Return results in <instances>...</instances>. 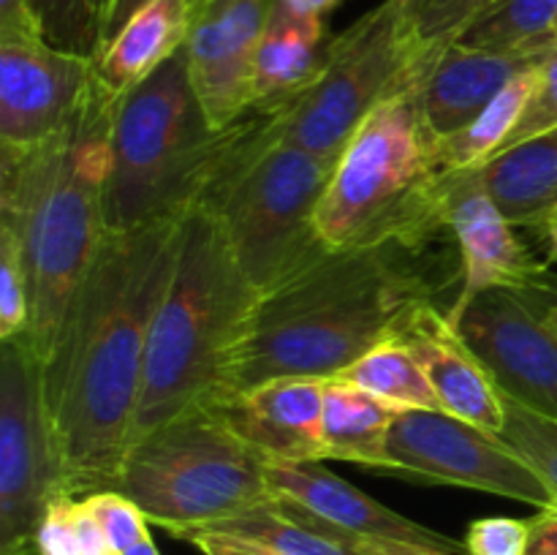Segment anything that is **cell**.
<instances>
[{"instance_id":"cell-1","label":"cell","mask_w":557,"mask_h":555,"mask_svg":"<svg viewBox=\"0 0 557 555\" xmlns=\"http://www.w3.org/2000/svg\"><path fill=\"white\" fill-rule=\"evenodd\" d=\"M183 218L107 232L41 362L44 406L74 498L117 482Z\"/></svg>"},{"instance_id":"cell-2","label":"cell","mask_w":557,"mask_h":555,"mask_svg":"<svg viewBox=\"0 0 557 555\" xmlns=\"http://www.w3.org/2000/svg\"><path fill=\"white\" fill-rule=\"evenodd\" d=\"M406 245L324 248L256 294L226 365L223 390L286 375L335 379L375 346L406 337L433 303Z\"/></svg>"},{"instance_id":"cell-3","label":"cell","mask_w":557,"mask_h":555,"mask_svg":"<svg viewBox=\"0 0 557 555\" xmlns=\"http://www.w3.org/2000/svg\"><path fill=\"white\" fill-rule=\"evenodd\" d=\"M123 98L92 79L63 131L25 150L0 147V226L14 232L30 283L25 337L44 357L107 237L112 128Z\"/></svg>"},{"instance_id":"cell-4","label":"cell","mask_w":557,"mask_h":555,"mask_svg":"<svg viewBox=\"0 0 557 555\" xmlns=\"http://www.w3.org/2000/svg\"><path fill=\"white\" fill-rule=\"evenodd\" d=\"M256 294L215 218L199 207L185 212L172 283L147 337L131 441L223 390Z\"/></svg>"},{"instance_id":"cell-5","label":"cell","mask_w":557,"mask_h":555,"mask_svg":"<svg viewBox=\"0 0 557 555\" xmlns=\"http://www.w3.org/2000/svg\"><path fill=\"white\" fill-rule=\"evenodd\" d=\"M424 79L375 107L337 156L315 207L326 248H419L446 232L444 172L422 112Z\"/></svg>"},{"instance_id":"cell-6","label":"cell","mask_w":557,"mask_h":555,"mask_svg":"<svg viewBox=\"0 0 557 555\" xmlns=\"http://www.w3.org/2000/svg\"><path fill=\"white\" fill-rule=\"evenodd\" d=\"M275 112L250 107L239 118L232 147L196 201L223 229L256 292L326 248L315 232V207L337 163L277 139Z\"/></svg>"},{"instance_id":"cell-7","label":"cell","mask_w":557,"mask_h":555,"mask_svg":"<svg viewBox=\"0 0 557 555\" xmlns=\"http://www.w3.org/2000/svg\"><path fill=\"white\" fill-rule=\"evenodd\" d=\"M239 120L215 131L205 118L188 74L185 47L123 96L112 128L107 177V232H131L194 210Z\"/></svg>"},{"instance_id":"cell-8","label":"cell","mask_w":557,"mask_h":555,"mask_svg":"<svg viewBox=\"0 0 557 555\" xmlns=\"http://www.w3.org/2000/svg\"><path fill=\"white\" fill-rule=\"evenodd\" d=\"M114 490L169 533L228 520L275 498L264 457L207 403L128 444Z\"/></svg>"},{"instance_id":"cell-9","label":"cell","mask_w":557,"mask_h":555,"mask_svg":"<svg viewBox=\"0 0 557 555\" xmlns=\"http://www.w3.org/2000/svg\"><path fill=\"white\" fill-rule=\"evenodd\" d=\"M444 47L422 36L411 0H384L326 44L319 76L277 107L275 136L337 161L362 120L424 79Z\"/></svg>"},{"instance_id":"cell-10","label":"cell","mask_w":557,"mask_h":555,"mask_svg":"<svg viewBox=\"0 0 557 555\" xmlns=\"http://www.w3.org/2000/svg\"><path fill=\"white\" fill-rule=\"evenodd\" d=\"M63 495L71 490L44 406L41 357L25 335L0 341V555H36L38 522Z\"/></svg>"},{"instance_id":"cell-11","label":"cell","mask_w":557,"mask_h":555,"mask_svg":"<svg viewBox=\"0 0 557 555\" xmlns=\"http://www.w3.org/2000/svg\"><path fill=\"white\" fill-rule=\"evenodd\" d=\"M389 473L419 482L457 484L536 509L555 506L553 495L525 460L495 433L446 411L408 408L397 414L389 435Z\"/></svg>"},{"instance_id":"cell-12","label":"cell","mask_w":557,"mask_h":555,"mask_svg":"<svg viewBox=\"0 0 557 555\" xmlns=\"http://www.w3.org/2000/svg\"><path fill=\"white\" fill-rule=\"evenodd\" d=\"M446 316L498 392L557 417V337L531 292L490 288Z\"/></svg>"},{"instance_id":"cell-13","label":"cell","mask_w":557,"mask_h":555,"mask_svg":"<svg viewBox=\"0 0 557 555\" xmlns=\"http://www.w3.org/2000/svg\"><path fill=\"white\" fill-rule=\"evenodd\" d=\"M272 0H194L185 38L188 74L215 131L253 107V58Z\"/></svg>"},{"instance_id":"cell-14","label":"cell","mask_w":557,"mask_h":555,"mask_svg":"<svg viewBox=\"0 0 557 555\" xmlns=\"http://www.w3.org/2000/svg\"><path fill=\"white\" fill-rule=\"evenodd\" d=\"M96 79V60L47 41H0V147H36L65 128Z\"/></svg>"},{"instance_id":"cell-15","label":"cell","mask_w":557,"mask_h":555,"mask_svg":"<svg viewBox=\"0 0 557 555\" xmlns=\"http://www.w3.org/2000/svg\"><path fill=\"white\" fill-rule=\"evenodd\" d=\"M444 226L462 256V286L449 313L490 288L533 292L547 286L544 264L517 237L515 223L498 210L476 169L444 174Z\"/></svg>"},{"instance_id":"cell-16","label":"cell","mask_w":557,"mask_h":555,"mask_svg":"<svg viewBox=\"0 0 557 555\" xmlns=\"http://www.w3.org/2000/svg\"><path fill=\"white\" fill-rule=\"evenodd\" d=\"M326 379L286 375L205 400L264 460H324L321 417Z\"/></svg>"},{"instance_id":"cell-17","label":"cell","mask_w":557,"mask_h":555,"mask_svg":"<svg viewBox=\"0 0 557 555\" xmlns=\"http://www.w3.org/2000/svg\"><path fill=\"white\" fill-rule=\"evenodd\" d=\"M264 473L272 493L305 506L332 526L346 528L357 536L411 544V547L422 550H444V553H468L466 542H457L446 533L397 515L389 506L370 498L351 482L332 473L321 460H264Z\"/></svg>"},{"instance_id":"cell-18","label":"cell","mask_w":557,"mask_h":555,"mask_svg":"<svg viewBox=\"0 0 557 555\" xmlns=\"http://www.w3.org/2000/svg\"><path fill=\"white\" fill-rule=\"evenodd\" d=\"M549 49L498 52L460 41L446 44L422 85V112L430 134L444 139L466 128L517 74L542 63Z\"/></svg>"},{"instance_id":"cell-19","label":"cell","mask_w":557,"mask_h":555,"mask_svg":"<svg viewBox=\"0 0 557 555\" xmlns=\"http://www.w3.org/2000/svg\"><path fill=\"white\" fill-rule=\"evenodd\" d=\"M403 341L422 359L441 411L466 419L487 433H500L504 403L498 386L476 354L466 346L449 316L441 313L435 303L424 305Z\"/></svg>"},{"instance_id":"cell-20","label":"cell","mask_w":557,"mask_h":555,"mask_svg":"<svg viewBox=\"0 0 557 555\" xmlns=\"http://www.w3.org/2000/svg\"><path fill=\"white\" fill-rule=\"evenodd\" d=\"M201 531L226 533L283 555H389L400 547H411V544L357 536L281 495L243 515L205 526Z\"/></svg>"},{"instance_id":"cell-21","label":"cell","mask_w":557,"mask_h":555,"mask_svg":"<svg viewBox=\"0 0 557 555\" xmlns=\"http://www.w3.org/2000/svg\"><path fill=\"white\" fill-rule=\"evenodd\" d=\"M324 20L302 16L272 0L253 58V107L277 109L294 101L324 65Z\"/></svg>"},{"instance_id":"cell-22","label":"cell","mask_w":557,"mask_h":555,"mask_svg":"<svg viewBox=\"0 0 557 555\" xmlns=\"http://www.w3.org/2000/svg\"><path fill=\"white\" fill-rule=\"evenodd\" d=\"M194 0H150L96 58V79L112 96H128L185 47Z\"/></svg>"},{"instance_id":"cell-23","label":"cell","mask_w":557,"mask_h":555,"mask_svg":"<svg viewBox=\"0 0 557 555\" xmlns=\"http://www.w3.org/2000/svg\"><path fill=\"white\" fill-rule=\"evenodd\" d=\"M476 174L515 226H539L557 210V128L506 147Z\"/></svg>"},{"instance_id":"cell-24","label":"cell","mask_w":557,"mask_h":555,"mask_svg":"<svg viewBox=\"0 0 557 555\" xmlns=\"http://www.w3.org/2000/svg\"><path fill=\"white\" fill-rule=\"evenodd\" d=\"M400 408L343 379H326L321 444L324 460L389 471V435Z\"/></svg>"},{"instance_id":"cell-25","label":"cell","mask_w":557,"mask_h":555,"mask_svg":"<svg viewBox=\"0 0 557 555\" xmlns=\"http://www.w3.org/2000/svg\"><path fill=\"white\" fill-rule=\"evenodd\" d=\"M542 63L517 74L466 128L455 131V134L444 136V139H435V163H438L441 172L451 174L466 172V169H479L504 150L509 136L515 134L517 123L525 114L533 92H536Z\"/></svg>"},{"instance_id":"cell-26","label":"cell","mask_w":557,"mask_h":555,"mask_svg":"<svg viewBox=\"0 0 557 555\" xmlns=\"http://www.w3.org/2000/svg\"><path fill=\"white\" fill-rule=\"evenodd\" d=\"M335 379L348 381V384L392 403L400 411H408V408L441 411L438 395L424 373L422 359L403 337L375 346Z\"/></svg>"},{"instance_id":"cell-27","label":"cell","mask_w":557,"mask_h":555,"mask_svg":"<svg viewBox=\"0 0 557 555\" xmlns=\"http://www.w3.org/2000/svg\"><path fill=\"white\" fill-rule=\"evenodd\" d=\"M557 0H495L482 11L457 41L476 49H549L555 36Z\"/></svg>"},{"instance_id":"cell-28","label":"cell","mask_w":557,"mask_h":555,"mask_svg":"<svg viewBox=\"0 0 557 555\" xmlns=\"http://www.w3.org/2000/svg\"><path fill=\"white\" fill-rule=\"evenodd\" d=\"M500 403H504V428L498 439L531 466L557 506V417L533 411L504 392Z\"/></svg>"},{"instance_id":"cell-29","label":"cell","mask_w":557,"mask_h":555,"mask_svg":"<svg viewBox=\"0 0 557 555\" xmlns=\"http://www.w3.org/2000/svg\"><path fill=\"white\" fill-rule=\"evenodd\" d=\"M49 47L96 60L101 52V20L96 0H27Z\"/></svg>"},{"instance_id":"cell-30","label":"cell","mask_w":557,"mask_h":555,"mask_svg":"<svg viewBox=\"0 0 557 555\" xmlns=\"http://www.w3.org/2000/svg\"><path fill=\"white\" fill-rule=\"evenodd\" d=\"M30 326V283L14 232L0 226V341L25 335Z\"/></svg>"},{"instance_id":"cell-31","label":"cell","mask_w":557,"mask_h":555,"mask_svg":"<svg viewBox=\"0 0 557 555\" xmlns=\"http://www.w3.org/2000/svg\"><path fill=\"white\" fill-rule=\"evenodd\" d=\"M85 506L92 511L98 526L107 533L109 544L117 555H125L131 547L150 539V520L145 511L117 490H101V493L85 495Z\"/></svg>"},{"instance_id":"cell-32","label":"cell","mask_w":557,"mask_h":555,"mask_svg":"<svg viewBox=\"0 0 557 555\" xmlns=\"http://www.w3.org/2000/svg\"><path fill=\"white\" fill-rule=\"evenodd\" d=\"M493 3L495 0H411V9L428 41L449 44Z\"/></svg>"},{"instance_id":"cell-33","label":"cell","mask_w":557,"mask_h":555,"mask_svg":"<svg viewBox=\"0 0 557 555\" xmlns=\"http://www.w3.org/2000/svg\"><path fill=\"white\" fill-rule=\"evenodd\" d=\"M531 520L517 517H482L468 526V555H528Z\"/></svg>"},{"instance_id":"cell-34","label":"cell","mask_w":557,"mask_h":555,"mask_svg":"<svg viewBox=\"0 0 557 555\" xmlns=\"http://www.w3.org/2000/svg\"><path fill=\"white\" fill-rule=\"evenodd\" d=\"M557 128V44L549 49V54L542 63V74H539L536 92H533L531 103H528L525 114L517 123L515 134L509 136L506 147H515L520 141L531 139V136L544 134V131Z\"/></svg>"},{"instance_id":"cell-35","label":"cell","mask_w":557,"mask_h":555,"mask_svg":"<svg viewBox=\"0 0 557 555\" xmlns=\"http://www.w3.org/2000/svg\"><path fill=\"white\" fill-rule=\"evenodd\" d=\"M71 506H74V498L63 495L44 511L36 531V555H82Z\"/></svg>"},{"instance_id":"cell-36","label":"cell","mask_w":557,"mask_h":555,"mask_svg":"<svg viewBox=\"0 0 557 555\" xmlns=\"http://www.w3.org/2000/svg\"><path fill=\"white\" fill-rule=\"evenodd\" d=\"M177 539H185L194 547H199L205 555H283L275 553L270 547H261V544L245 542V539L226 536V533L215 531H201V528H190V531L174 533Z\"/></svg>"},{"instance_id":"cell-37","label":"cell","mask_w":557,"mask_h":555,"mask_svg":"<svg viewBox=\"0 0 557 555\" xmlns=\"http://www.w3.org/2000/svg\"><path fill=\"white\" fill-rule=\"evenodd\" d=\"M0 41H44L27 0H0Z\"/></svg>"},{"instance_id":"cell-38","label":"cell","mask_w":557,"mask_h":555,"mask_svg":"<svg viewBox=\"0 0 557 555\" xmlns=\"http://www.w3.org/2000/svg\"><path fill=\"white\" fill-rule=\"evenodd\" d=\"M71 517H74V528H76V539H79L82 555H117L112 550V544H109L103 528L98 526L92 511L85 506V501L74 498Z\"/></svg>"},{"instance_id":"cell-39","label":"cell","mask_w":557,"mask_h":555,"mask_svg":"<svg viewBox=\"0 0 557 555\" xmlns=\"http://www.w3.org/2000/svg\"><path fill=\"white\" fill-rule=\"evenodd\" d=\"M528 555H557V506L539 509L531 520Z\"/></svg>"},{"instance_id":"cell-40","label":"cell","mask_w":557,"mask_h":555,"mask_svg":"<svg viewBox=\"0 0 557 555\" xmlns=\"http://www.w3.org/2000/svg\"><path fill=\"white\" fill-rule=\"evenodd\" d=\"M147 3H150V0H112L107 9V16H103V22H101V49L107 47V44L112 41L120 30H123L125 22H128L131 16H134L136 11Z\"/></svg>"},{"instance_id":"cell-41","label":"cell","mask_w":557,"mask_h":555,"mask_svg":"<svg viewBox=\"0 0 557 555\" xmlns=\"http://www.w3.org/2000/svg\"><path fill=\"white\" fill-rule=\"evenodd\" d=\"M281 3L302 16H319V20H324V16L332 14L343 0H281Z\"/></svg>"},{"instance_id":"cell-42","label":"cell","mask_w":557,"mask_h":555,"mask_svg":"<svg viewBox=\"0 0 557 555\" xmlns=\"http://www.w3.org/2000/svg\"><path fill=\"white\" fill-rule=\"evenodd\" d=\"M544 299H547V303L536 299V305H539V310H542V316H544V321H547V326L555 332V337H557V292H553V288L547 286V288H544Z\"/></svg>"},{"instance_id":"cell-43","label":"cell","mask_w":557,"mask_h":555,"mask_svg":"<svg viewBox=\"0 0 557 555\" xmlns=\"http://www.w3.org/2000/svg\"><path fill=\"white\" fill-rule=\"evenodd\" d=\"M539 226L544 229V237H547V245H549V256L557 261V210L549 212L547 218H544Z\"/></svg>"},{"instance_id":"cell-44","label":"cell","mask_w":557,"mask_h":555,"mask_svg":"<svg viewBox=\"0 0 557 555\" xmlns=\"http://www.w3.org/2000/svg\"><path fill=\"white\" fill-rule=\"evenodd\" d=\"M125 555H161V553H158L156 542H152V536H150V539H145V542L136 544V547H131Z\"/></svg>"},{"instance_id":"cell-45","label":"cell","mask_w":557,"mask_h":555,"mask_svg":"<svg viewBox=\"0 0 557 555\" xmlns=\"http://www.w3.org/2000/svg\"><path fill=\"white\" fill-rule=\"evenodd\" d=\"M389 555H460V553H444V550H422V547H400Z\"/></svg>"},{"instance_id":"cell-46","label":"cell","mask_w":557,"mask_h":555,"mask_svg":"<svg viewBox=\"0 0 557 555\" xmlns=\"http://www.w3.org/2000/svg\"><path fill=\"white\" fill-rule=\"evenodd\" d=\"M109 3H112V0H96L98 20H101V22H103V16H107V9H109Z\"/></svg>"},{"instance_id":"cell-47","label":"cell","mask_w":557,"mask_h":555,"mask_svg":"<svg viewBox=\"0 0 557 555\" xmlns=\"http://www.w3.org/2000/svg\"><path fill=\"white\" fill-rule=\"evenodd\" d=\"M555 36H557V22H555Z\"/></svg>"}]
</instances>
